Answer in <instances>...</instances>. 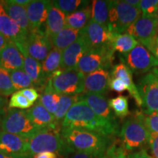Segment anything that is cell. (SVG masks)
<instances>
[{
  "mask_svg": "<svg viewBox=\"0 0 158 158\" xmlns=\"http://www.w3.org/2000/svg\"><path fill=\"white\" fill-rule=\"evenodd\" d=\"M61 128H80L111 138L119 133V127L97 116L84 100L70 108L61 124Z\"/></svg>",
  "mask_w": 158,
  "mask_h": 158,
  "instance_id": "cell-1",
  "label": "cell"
},
{
  "mask_svg": "<svg viewBox=\"0 0 158 158\" xmlns=\"http://www.w3.org/2000/svg\"><path fill=\"white\" fill-rule=\"evenodd\" d=\"M61 135L74 152L103 155L111 143V137L80 128H61Z\"/></svg>",
  "mask_w": 158,
  "mask_h": 158,
  "instance_id": "cell-2",
  "label": "cell"
},
{
  "mask_svg": "<svg viewBox=\"0 0 158 158\" xmlns=\"http://www.w3.org/2000/svg\"><path fill=\"white\" fill-rule=\"evenodd\" d=\"M60 130L44 129L40 130L29 138L27 156L29 158L37 154L54 152L67 158L74 152L65 143L60 133Z\"/></svg>",
  "mask_w": 158,
  "mask_h": 158,
  "instance_id": "cell-3",
  "label": "cell"
},
{
  "mask_svg": "<svg viewBox=\"0 0 158 158\" xmlns=\"http://www.w3.org/2000/svg\"><path fill=\"white\" fill-rule=\"evenodd\" d=\"M85 75L76 68L59 69L49 77L45 87L60 95H76L84 92Z\"/></svg>",
  "mask_w": 158,
  "mask_h": 158,
  "instance_id": "cell-4",
  "label": "cell"
},
{
  "mask_svg": "<svg viewBox=\"0 0 158 158\" xmlns=\"http://www.w3.org/2000/svg\"><path fill=\"white\" fill-rule=\"evenodd\" d=\"M108 29L112 33H125L127 29L141 16V9L129 5L122 0L107 1Z\"/></svg>",
  "mask_w": 158,
  "mask_h": 158,
  "instance_id": "cell-5",
  "label": "cell"
},
{
  "mask_svg": "<svg viewBox=\"0 0 158 158\" xmlns=\"http://www.w3.org/2000/svg\"><path fill=\"white\" fill-rule=\"evenodd\" d=\"M119 135L126 151L144 149L147 144L149 145L150 133L136 116L124 122Z\"/></svg>",
  "mask_w": 158,
  "mask_h": 158,
  "instance_id": "cell-6",
  "label": "cell"
},
{
  "mask_svg": "<svg viewBox=\"0 0 158 158\" xmlns=\"http://www.w3.org/2000/svg\"><path fill=\"white\" fill-rule=\"evenodd\" d=\"M40 130L31 123L26 110L8 109L2 118V132L29 138Z\"/></svg>",
  "mask_w": 158,
  "mask_h": 158,
  "instance_id": "cell-7",
  "label": "cell"
},
{
  "mask_svg": "<svg viewBox=\"0 0 158 158\" xmlns=\"http://www.w3.org/2000/svg\"><path fill=\"white\" fill-rule=\"evenodd\" d=\"M114 52L112 45L90 49L81 59L76 69L85 76L99 69L109 70L114 61Z\"/></svg>",
  "mask_w": 158,
  "mask_h": 158,
  "instance_id": "cell-8",
  "label": "cell"
},
{
  "mask_svg": "<svg viewBox=\"0 0 158 158\" xmlns=\"http://www.w3.org/2000/svg\"><path fill=\"white\" fill-rule=\"evenodd\" d=\"M120 60L135 74L147 73L158 67L157 59L140 43L129 53L120 56Z\"/></svg>",
  "mask_w": 158,
  "mask_h": 158,
  "instance_id": "cell-9",
  "label": "cell"
},
{
  "mask_svg": "<svg viewBox=\"0 0 158 158\" xmlns=\"http://www.w3.org/2000/svg\"><path fill=\"white\" fill-rule=\"evenodd\" d=\"M137 88L142 100L143 113L158 114V80L152 71L138 79Z\"/></svg>",
  "mask_w": 158,
  "mask_h": 158,
  "instance_id": "cell-10",
  "label": "cell"
},
{
  "mask_svg": "<svg viewBox=\"0 0 158 158\" xmlns=\"http://www.w3.org/2000/svg\"><path fill=\"white\" fill-rule=\"evenodd\" d=\"M52 48L50 38L41 29L31 31L27 35L25 43L26 54L40 63L48 56Z\"/></svg>",
  "mask_w": 158,
  "mask_h": 158,
  "instance_id": "cell-11",
  "label": "cell"
},
{
  "mask_svg": "<svg viewBox=\"0 0 158 158\" xmlns=\"http://www.w3.org/2000/svg\"><path fill=\"white\" fill-rule=\"evenodd\" d=\"M0 34L15 43L23 56L27 55L25 51V43L28 34L8 16L2 1H0Z\"/></svg>",
  "mask_w": 158,
  "mask_h": 158,
  "instance_id": "cell-12",
  "label": "cell"
},
{
  "mask_svg": "<svg viewBox=\"0 0 158 158\" xmlns=\"http://www.w3.org/2000/svg\"><path fill=\"white\" fill-rule=\"evenodd\" d=\"M80 35L86 41L90 49L111 45L113 33L92 20L80 31Z\"/></svg>",
  "mask_w": 158,
  "mask_h": 158,
  "instance_id": "cell-13",
  "label": "cell"
},
{
  "mask_svg": "<svg viewBox=\"0 0 158 158\" xmlns=\"http://www.w3.org/2000/svg\"><path fill=\"white\" fill-rule=\"evenodd\" d=\"M126 33L133 36L140 44L151 40L158 35L157 17L141 16L132 24Z\"/></svg>",
  "mask_w": 158,
  "mask_h": 158,
  "instance_id": "cell-14",
  "label": "cell"
},
{
  "mask_svg": "<svg viewBox=\"0 0 158 158\" xmlns=\"http://www.w3.org/2000/svg\"><path fill=\"white\" fill-rule=\"evenodd\" d=\"M29 138L5 132L0 134V152L15 158H29L27 156Z\"/></svg>",
  "mask_w": 158,
  "mask_h": 158,
  "instance_id": "cell-15",
  "label": "cell"
},
{
  "mask_svg": "<svg viewBox=\"0 0 158 158\" xmlns=\"http://www.w3.org/2000/svg\"><path fill=\"white\" fill-rule=\"evenodd\" d=\"M89 50L86 41L79 33V37L76 42L62 51L60 69L65 70L76 68L82 57Z\"/></svg>",
  "mask_w": 158,
  "mask_h": 158,
  "instance_id": "cell-16",
  "label": "cell"
},
{
  "mask_svg": "<svg viewBox=\"0 0 158 158\" xmlns=\"http://www.w3.org/2000/svg\"><path fill=\"white\" fill-rule=\"evenodd\" d=\"M82 100L86 102V104L97 116L118 127V122L116 116L110 108L108 100H107L104 95L86 93L83 94Z\"/></svg>",
  "mask_w": 158,
  "mask_h": 158,
  "instance_id": "cell-17",
  "label": "cell"
},
{
  "mask_svg": "<svg viewBox=\"0 0 158 158\" xmlns=\"http://www.w3.org/2000/svg\"><path fill=\"white\" fill-rule=\"evenodd\" d=\"M111 76L108 69H99L85 76L84 94H106L109 89L108 83Z\"/></svg>",
  "mask_w": 158,
  "mask_h": 158,
  "instance_id": "cell-18",
  "label": "cell"
},
{
  "mask_svg": "<svg viewBox=\"0 0 158 158\" xmlns=\"http://www.w3.org/2000/svg\"><path fill=\"white\" fill-rule=\"evenodd\" d=\"M51 5L52 1L32 0L26 7L30 25V31L39 30L43 24L46 23Z\"/></svg>",
  "mask_w": 158,
  "mask_h": 158,
  "instance_id": "cell-19",
  "label": "cell"
},
{
  "mask_svg": "<svg viewBox=\"0 0 158 158\" xmlns=\"http://www.w3.org/2000/svg\"><path fill=\"white\" fill-rule=\"evenodd\" d=\"M26 112L31 123L39 130L61 129V126L56 122L54 116L49 113L39 101L35 102L32 107L26 110Z\"/></svg>",
  "mask_w": 158,
  "mask_h": 158,
  "instance_id": "cell-20",
  "label": "cell"
},
{
  "mask_svg": "<svg viewBox=\"0 0 158 158\" xmlns=\"http://www.w3.org/2000/svg\"><path fill=\"white\" fill-rule=\"evenodd\" d=\"M24 57L15 43L9 41L0 51V66L9 72L23 70Z\"/></svg>",
  "mask_w": 158,
  "mask_h": 158,
  "instance_id": "cell-21",
  "label": "cell"
},
{
  "mask_svg": "<svg viewBox=\"0 0 158 158\" xmlns=\"http://www.w3.org/2000/svg\"><path fill=\"white\" fill-rule=\"evenodd\" d=\"M111 78L121 79L126 86L130 95L133 98L138 106L142 107V100L138 92L137 86L133 80V73L124 63L120 62L117 64L114 65L110 72Z\"/></svg>",
  "mask_w": 158,
  "mask_h": 158,
  "instance_id": "cell-22",
  "label": "cell"
},
{
  "mask_svg": "<svg viewBox=\"0 0 158 158\" xmlns=\"http://www.w3.org/2000/svg\"><path fill=\"white\" fill-rule=\"evenodd\" d=\"M23 70L31 78L35 87L44 89L48 78L43 73L42 63H40L29 55H24Z\"/></svg>",
  "mask_w": 158,
  "mask_h": 158,
  "instance_id": "cell-23",
  "label": "cell"
},
{
  "mask_svg": "<svg viewBox=\"0 0 158 158\" xmlns=\"http://www.w3.org/2000/svg\"><path fill=\"white\" fill-rule=\"evenodd\" d=\"M4 9L8 16L28 34L30 32V25L26 8L12 2L11 0L2 1Z\"/></svg>",
  "mask_w": 158,
  "mask_h": 158,
  "instance_id": "cell-24",
  "label": "cell"
},
{
  "mask_svg": "<svg viewBox=\"0 0 158 158\" xmlns=\"http://www.w3.org/2000/svg\"><path fill=\"white\" fill-rule=\"evenodd\" d=\"M66 15L53 5L49 10L48 19L46 21L45 33L49 38L56 36L65 27Z\"/></svg>",
  "mask_w": 158,
  "mask_h": 158,
  "instance_id": "cell-25",
  "label": "cell"
},
{
  "mask_svg": "<svg viewBox=\"0 0 158 158\" xmlns=\"http://www.w3.org/2000/svg\"><path fill=\"white\" fill-rule=\"evenodd\" d=\"M92 18V12L89 7L80 10L70 15H66L65 27L81 31L88 24Z\"/></svg>",
  "mask_w": 158,
  "mask_h": 158,
  "instance_id": "cell-26",
  "label": "cell"
},
{
  "mask_svg": "<svg viewBox=\"0 0 158 158\" xmlns=\"http://www.w3.org/2000/svg\"><path fill=\"white\" fill-rule=\"evenodd\" d=\"M80 31L65 27L59 34L51 38V42L54 48L62 52L70 45L76 42L79 37Z\"/></svg>",
  "mask_w": 158,
  "mask_h": 158,
  "instance_id": "cell-27",
  "label": "cell"
},
{
  "mask_svg": "<svg viewBox=\"0 0 158 158\" xmlns=\"http://www.w3.org/2000/svg\"><path fill=\"white\" fill-rule=\"evenodd\" d=\"M139 44L133 36L127 33H113L111 45L114 51H118L122 55L127 54Z\"/></svg>",
  "mask_w": 158,
  "mask_h": 158,
  "instance_id": "cell-28",
  "label": "cell"
},
{
  "mask_svg": "<svg viewBox=\"0 0 158 158\" xmlns=\"http://www.w3.org/2000/svg\"><path fill=\"white\" fill-rule=\"evenodd\" d=\"M92 18L91 20L98 24L108 29V7L107 1L94 0L92 2Z\"/></svg>",
  "mask_w": 158,
  "mask_h": 158,
  "instance_id": "cell-29",
  "label": "cell"
},
{
  "mask_svg": "<svg viewBox=\"0 0 158 158\" xmlns=\"http://www.w3.org/2000/svg\"><path fill=\"white\" fill-rule=\"evenodd\" d=\"M83 94H76V95H62L59 100L58 107L54 114L55 119L57 123L61 126V124L66 116L70 108L76 104L77 102L82 100Z\"/></svg>",
  "mask_w": 158,
  "mask_h": 158,
  "instance_id": "cell-30",
  "label": "cell"
},
{
  "mask_svg": "<svg viewBox=\"0 0 158 158\" xmlns=\"http://www.w3.org/2000/svg\"><path fill=\"white\" fill-rule=\"evenodd\" d=\"M62 51L53 47L48 56L42 62V68L45 76L48 79L53 73L61 68Z\"/></svg>",
  "mask_w": 158,
  "mask_h": 158,
  "instance_id": "cell-31",
  "label": "cell"
},
{
  "mask_svg": "<svg viewBox=\"0 0 158 158\" xmlns=\"http://www.w3.org/2000/svg\"><path fill=\"white\" fill-rule=\"evenodd\" d=\"M89 2L86 0H56L52 1V5L68 15L80 10L86 8Z\"/></svg>",
  "mask_w": 158,
  "mask_h": 158,
  "instance_id": "cell-32",
  "label": "cell"
},
{
  "mask_svg": "<svg viewBox=\"0 0 158 158\" xmlns=\"http://www.w3.org/2000/svg\"><path fill=\"white\" fill-rule=\"evenodd\" d=\"M60 94L53 92L48 87H45L43 89V94L40 96V100L38 101L43 105V107L46 109L49 113L54 115L61 98Z\"/></svg>",
  "mask_w": 158,
  "mask_h": 158,
  "instance_id": "cell-33",
  "label": "cell"
},
{
  "mask_svg": "<svg viewBox=\"0 0 158 158\" xmlns=\"http://www.w3.org/2000/svg\"><path fill=\"white\" fill-rule=\"evenodd\" d=\"M108 104L116 117L124 118L129 115L127 97L118 95L108 100Z\"/></svg>",
  "mask_w": 158,
  "mask_h": 158,
  "instance_id": "cell-34",
  "label": "cell"
},
{
  "mask_svg": "<svg viewBox=\"0 0 158 158\" xmlns=\"http://www.w3.org/2000/svg\"><path fill=\"white\" fill-rule=\"evenodd\" d=\"M10 76L16 91L21 90L27 88H34V84L31 78L23 70H13L10 72Z\"/></svg>",
  "mask_w": 158,
  "mask_h": 158,
  "instance_id": "cell-35",
  "label": "cell"
},
{
  "mask_svg": "<svg viewBox=\"0 0 158 158\" xmlns=\"http://www.w3.org/2000/svg\"><path fill=\"white\" fill-rule=\"evenodd\" d=\"M16 92L12 83L10 72L0 66V95L6 97Z\"/></svg>",
  "mask_w": 158,
  "mask_h": 158,
  "instance_id": "cell-36",
  "label": "cell"
},
{
  "mask_svg": "<svg viewBox=\"0 0 158 158\" xmlns=\"http://www.w3.org/2000/svg\"><path fill=\"white\" fill-rule=\"evenodd\" d=\"M33 106L19 91H16L12 94L8 102V109L27 110Z\"/></svg>",
  "mask_w": 158,
  "mask_h": 158,
  "instance_id": "cell-37",
  "label": "cell"
},
{
  "mask_svg": "<svg viewBox=\"0 0 158 158\" xmlns=\"http://www.w3.org/2000/svg\"><path fill=\"white\" fill-rule=\"evenodd\" d=\"M135 116L143 122L150 133L158 134V114L148 115L143 113H137Z\"/></svg>",
  "mask_w": 158,
  "mask_h": 158,
  "instance_id": "cell-38",
  "label": "cell"
},
{
  "mask_svg": "<svg viewBox=\"0 0 158 158\" xmlns=\"http://www.w3.org/2000/svg\"><path fill=\"white\" fill-rule=\"evenodd\" d=\"M140 9L142 16L157 17L158 11V0H141Z\"/></svg>",
  "mask_w": 158,
  "mask_h": 158,
  "instance_id": "cell-39",
  "label": "cell"
},
{
  "mask_svg": "<svg viewBox=\"0 0 158 158\" xmlns=\"http://www.w3.org/2000/svg\"><path fill=\"white\" fill-rule=\"evenodd\" d=\"M127 153L122 143L114 141L106 153V158H126Z\"/></svg>",
  "mask_w": 158,
  "mask_h": 158,
  "instance_id": "cell-40",
  "label": "cell"
},
{
  "mask_svg": "<svg viewBox=\"0 0 158 158\" xmlns=\"http://www.w3.org/2000/svg\"><path fill=\"white\" fill-rule=\"evenodd\" d=\"M108 86H109V89H111L112 91L118 92V93H121V92L127 90L125 84L122 81L121 79L118 78H110L109 83H108Z\"/></svg>",
  "mask_w": 158,
  "mask_h": 158,
  "instance_id": "cell-41",
  "label": "cell"
},
{
  "mask_svg": "<svg viewBox=\"0 0 158 158\" xmlns=\"http://www.w3.org/2000/svg\"><path fill=\"white\" fill-rule=\"evenodd\" d=\"M19 92L25 97L29 102L34 104L40 97V94L37 92V90L35 88H27L19 90Z\"/></svg>",
  "mask_w": 158,
  "mask_h": 158,
  "instance_id": "cell-42",
  "label": "cell"
},
{
  "mask_svg": "<svg viewBox=\"0 0 158 158\" xmlns=\"http://www.w3.org/2000/svg\"><path fill=\"white\" fill-rule=\"evenodd\" d=\"M149 146L152 158H158V134L150 133Z\"/></svg>",
  "mask_w": 158,
  "mask_h": 158,
  "instance_id": "cell-43",
  "label": "cell"
},
{
  "mask_svg": "<svg viewBox=\"0 0 158 158\" xmlns=\"http://www.w3.org/2000/svg\"><path fill=\"white\" fill-rule=\"evenodd\" d=\"M142 45H143L147 50H149L158 60V35L152 39L151 40L142 44Z\"/></svg>",
  "mask_w": 158,
  "mask_h": 158,
  "instance_id": "cell-44",
  "label": "cell"
},
{
  "mask_svg": "<svg viewBox=\"0 0 158 158\" xmlns=\"http://www.w3.org/2000/svg\"><path fill=\"white\" fill-rule=\"evenodd\" d=\"M69 158H106V154L103 155H98L87 152H76L71 154Z\"/></svg>",
  "mask_w": 158,
  "mask_h": 158,
  "instance_id": "cell-45",
  "label": "cell"
},
{
  "mask_svg": "<svg viewBox=\"0 0 158 158\" xmlns=\"http://www.w3.org/2000/svg\"><path fill=\"white\" fill-rule=\"evenodd\" d=\"M8 110V100L6 97L0 95V116L3 117Z\"/></svg>",
  "mask_w": 158,
  "mask_h": 158,
  "instance_id": "cell-46",
  "label": "cell"
},
{
  "mask_svg": "<svg viewBox=\"0 0 158 158\" xmlns=\"http://www.w3.org/2000/svg\"><path fill=\"white\" fill-rule=\"evenodd\" d=\"M126 158H152L145 149H141L135 152L129 154L126 156Z\"/></svg>",
  "mask_w": 158,
  "mask_h": 158,
  "instance_id": "cell-47",
  "label": "cell"
},
{
  "mask_svg": "<svg viewBox=\"0 0 158 158\" xmlns=\"http://www.w3.org/2000/svg\"><path fill=\"white\" fill-rule=\"evenodd\" d=\"M32 158H64L61 155L54 152H43L34 155Z\"/></svg>",
  "mask_w": 158,
  "mask_h": 158,
  "instance_id": "cell-48",
  "label": "cell"
},
{
  "mask_svg": "<svg viewBox=\"0 0 158 158\" xmlns=\"http://www.w3.org/2000/svg\"><path fill=\"white\" fill-rule=\"evenodd\" d=\"M11 1L12 2L15 4V5L21 6V7L26 8L29 5V3L31 2V0H11Z\"/></svg>",
  "mask_w": 158,
  "mask_h": 158,
  "instance_id": "cell-49",
  "label": "cell"
},
{
  "mask_svg": "<svg viewBox=\"0 0 158 158\" xmlns=\"http://www.w3.org/2000/svg\"><path fill=\"white\" fill-rule=\"evenodd\" d=\"M124 1L129 5L140 8V3H141L140 0H124Z\"/></svg>",
  "mask_w": 158,
  "mask_h": 158,
  "instance_id": "cell-50",
  "label": "cell"
},
{
  "mask_svg": "<svg viewBox=\"0 0 158 158\" xmlns=\"http://www.w3.org/2000/svg\"><path fill=\"white\" fill-rule=\"evenodd\" d=\"M8 40L5 36H3L2 35L0 34V51L7 44V43L9 42Z\"/></svg>",
  "mask_w": 158,
  "mask_h": 158,
  "instance_id": "cell-51",
  "label": "cell"
},
{
  "mask_svg": "<svg viewBox=\"0 0 158 158\" xmlns=\"http://www.w3.org/2000/svg\"><path fill=\"white\" fill-rule=\"evenodd\" d=\"M0 158H15L12 156H10L8 155H6V154L0 152Z\"/></svg>",
  "mask_w": 158,
  "mask_h": 158,
  "instance_id": "cell-52",
  "label": "cell"
},
{
  "mask_svg": "<svg viewBox=\"0 0 158 158\" xmlns=\"http://www.w3.org/2000/svg\"><path fill=\"white\" fill-rule=\"evenodd\" d=\"M152 71L153 73L155 75L156 77H157V80H158V68H155L152 69Z\"/></svg>",
  "mask_w": 158,
  "mask_h": 158,
  "instance_id": "cell-53",
  "label": "cell"
},
{
  "mask_svg": "<svg viewBox=\"0 0 158 158\" xmlns=\"http://www.w3.org/2000/svg\"><path fill=\"white\" fill-rule=\"evenodd\" d=\"M2 116H0V134L2 131Z\"/></svg>",
  "mask_w": 158,
  "mask_h": 158,
  "instance_id": "cell-54",
  "label": "cell"
},
{
  "mask_svg": "<svg viewBox=\"0 0 158 158\" xmlns=\"http://www.w3.org/2000/svg\"><path fill=\"white\" fill-rule=\"evenodd\" d=\"M157 21H158V11H157Z\"/></svg>",
  "mask_w": 158,
  "mask_h": 158,
  "instance_id": "cell-55",
  "label": "cell"
}]
</instances>
